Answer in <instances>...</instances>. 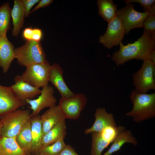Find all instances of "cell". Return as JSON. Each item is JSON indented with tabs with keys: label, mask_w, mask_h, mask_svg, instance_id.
Segmentation results:
<instances>
[{
	"label": "cell",
	"mask_w": 155,
	"mask_h": 155,
	"mask_svg": "<svg viewBox=\"0 0 155 155\" xmlns=\"http://www.w3.org/2000/svg\"><path fill=\"white\" fill-rule=\"evenodd\" d=\"M31 131L32 139L31 153L36 154L42 147L43 136L42 123L39 115L31 118Z\"/></svg>",
	"instance_id": "cell-20"
},
{
	"label": "cell",
	"mask_w": 155,
	"mask_h": 155,
	"mask_svg": "<svg viewBox=\"0 0 155 155\" xmlns=\"http://www.w3.org/2000/svg\"><path fill=\"white\" fill-rule=\"evenodd\" d=\"M29 109H18L0 118L1 137L15 138L30 118Z\"/></svg>",
	"instance_id": "cell-4"
},
{
	"label": "cell",
	"mask_w": 155,
	"mask_h": 155,
	"mask_svg": "<svg viewBox=\"0 0 155 155\" xmlns=\"http://www.w3.org/2000/svg\"><path fill=\"white\" fill-rule=\"evenodd\" d=\"M66 130L65 119H64L43 135L41 142L42 147L51 145L61 139H64L66 134Z\"/></svg>",
	"instance_id": "cell-19"
},
{
	"label": "cell",
	"mask_w": 155,
	"mask_h": 155,
	"mask_svg": "<svg viewBox=\"0 0 155 155\" xmlns=\"http://www.w3.org/2000/svg\"><path fill=\"white\" fill-rule=\"evenodd\" d=\"M26 104L18 98L11 86L0 84V118Z\"/></svg>",
	"instance_id": "cell-12"
},
{
	"label": "cell",
	"mask_w": 155,
	"mask_h": 155,
	"mask_svg": "<svg viewBox=\"0 0 155 155\" xmlns=\"http://www.w3.org/2000/svg\"><path fill=\"white\" fill-rule=\"evenodd\" d=\"M24 8L25 17H28L30 14L32 7L36 3L39 2V0H22Z\"/></svg>",
	"instance_id": "cell-30"
},
{
	"label": "cell",
	"mask_w": 155,
	"mask_h": 155,
	"mask_svg": "<svg viewBox=\"0 0 155 155\" xmlns=\"http://www.w3.org/2000/svg\"><path fill=\"white\" fill-rule=\"evenodd\" d=\"M2 124L1 123V121H0V140L1 138V128H2Z\"/></svg>",
	"instance_id": "cell-34"
},
{
	"label": "cell",
	"mask_w": 155,
	"mask_h": 155,
	"mask_svg": "<svg viewBox=\"0 0 155 155\" xmlns=\"http://www.w3.org/2000/svg\"><path fill=\"white\" fill-rule=\"evenodd\" d=\"M54 92L53 88L48 84L42 88L37 98L26 100V104L30 105L32 110L30 118L39 115L40 111L44 108H50L56 105L57 100L53 95Z\"/></svg>",
	"instance_id": "cell-11"
},
{
	"label": "cell",
	"mask_w": 155,
	"mask_h": 155,
	"mask_svg": "<svg viewBox=\"0 0 155 155\" xmlns=\"http://www.w3.org/2000/svg\"><path fill=\"white\" fill-rule=\"evenodd\" d=\"M63 70L58 63H53L51 66L49 82L57 89L61 97L70 98L75 94L71 90L65 82L63 78Z\"/></svg>",
	"instance_id": "cell-13"
},
{
	"label": "cell",
	"mask_w": 155,
	"mask_h": 155,
	"mask_svg": "<svg viewBox=\"0 0 155 155\" xmlns=\"http://www.w3.org/2000/svg\"><path fill=\"white\" fill-rule=\"evenodd\" d=\"M95 118L93 125L84 131L86 134L92 132H99L104 128L109 126H117L113 115L107 112L105 108H97L94 114Z\"/></svg>",
	"instance_id": "cell-14"
},
{
	"label": "cell",
	"mask_w": 155,
	"mask_h": 155,
	"mask_svg": "<svg viewBox=\"0 0 155 155\" xmlns=\"http://www.w3.org/2000/svg\"><path fill=\"white\" fill-rule=\"evenodd\" d=\"M129 98L133 104L131 110L126 116L132 118L134 121L140 123L155 117V93H139L131 91Z\"/></svg>",
	"instance_id": "cell-2"
},
{
	"label": "cell",
	"mask_w": 155,
	"mask_h": 155,
	"mask_svg": "<svg viewBox=\"0 0 155 155\" xmlns=\"http://www.w3.org/2000/svg\"><path fill=\"white\" fill-rule=\"evenodd\" d=\"M28 155H35L34 154H28ZM35 155H42V154H36Z\"/></svg>",
	"instance_id": "cell-35"
},
{
	"label": "cell",
	"mask_w": 155,
	"mask_h": 155,
	"mask_svg": "<svg viewBox=\"0 0 155 155\" xmlns=\"http://www.w3.org/2000/svg\"><path fill=\"white\" fill-rule=\"evenodd\" d=\"M17 143L15 138L1 137L0 155H28Z\"/></svg>",
	"instance_id": "cell-23"
},
{
	"label": "cell",
	"mask_w": 155,
	"mask_h": 155,
	"mask_svg": "<svg viewBox=\"0 0 155 155\" xmlns=\"http://www.w3.org/2000/svg\"><path fill=\"white\" fill-rule=\"evenodd\" d=\"M11 16L13 26L12 35L17 37L23 27L25 17V10L22 0H14L13 7L11 10Z\"/></svg>",
	"instance_id": "cell-18"
},
{
	"label": "cell",
	"mask_w": 155,
	"mask_h": 155,
	"mask_svg": "<svg viewBox=\"0 0 155 155\" xmlns=\"http://www.w3.org/2000/svg\"><path fill=\"white\" fill-rule=\"evenodd\" d=\"M130 143L136 146L138 142L129 130H125L120 133L112 143L110 148L103 155H111L119 150L126 143Z\"/></svg>",
	"instance_id": "cell-21"
},
{
	"label": "cell",
	"mask_w": 155,
	"mask_h": 155,
	"mask_svg": "<svg viewBox=\"0 0 155 155\" xmlns=\"http://www.w3.org/2000/svg\"><path fill=\"white\" fill-rule=\"evenodd\" d=\"M58 155H79L74 149L69 144L66 145Z\"/></svg>",
	"instance_id": "cell-31"
},
{
	"label": "cell",
	"mask_w": 155,
	"mask_h": 155,
	"mask_svg": "<svg viewBox=\"0 0 155 155\" xmlns=\"http://www.w3.org/2000/svg\"><path fill=\"white\" fill-rule=\"evenodd\" d=\"M98 13L108 22L117 16V5L112 0H99L97 1Z\"/></svg>",
	"instance_id": "cell-24"
},
{
	"label": "cell",
	"mask_w": 155,
	"mask_h": 155,
	"mask_svg": "<svg viewBox=\"0 0 155 155\" xmlns=\"http://www.w3.org/2000/svg\"><path fill=\"white\" fill-rule=\"evenodd\" d=\"M143 27L155 39V15H150L147 16L144 22Z\"/></svg>",
	"instance_id": "cell-29"
},
{
	"label": "cell",
	"mask_w": 155,
	"mask_h": 155,
	"mask_svg": "<svg viewBox=\"0 0 155 155\" xmlns=\"http://www.w3.org/2000/svg\"><path fill=\"white\" fill-rule=\"evenodd\" d=\"M15 82L11 87L18 98L26 104L27 99H32L36 96L40 94L41 92V90L40 88L24 82L18 81Z\"/></svg>",
	"instance_id": "cell-17"
},
{
	"label": "cell",
	"mask_w": 155,
	"mask_h": 155,
	"mask_svg": "<svg viewBox=\"0 0 155 155\" xmlns=\"http://www.w3.org/2000/svg\"><path fill=\"white\" fill-rule=\"evenodd\" d=\"M127 4L133 2L140 4L143 9L150 15H155V0H125Z\"/></svg>",
	"instance_id": "cell-28"
},
{
	"label": "cell",
	"mask_w": 155,
	"mask_h": 155,
	"mask_svg": "<svg viewBox=\"0 0 155 155\" xmlns=\"http://www.w3.org/2000/svg\"><path fill=\"white\" fill-rule=\"evenodd\" d=\"M6 33L0 36V67L4 73L7 72L15 58V49L7 39Z\"/></svg>",
	"instance_id": "cell-15"
},
{
	"label": "cell",
	"mask_w": 155,
	"mask_h": 155,
	"mask_svg": "<svg viewBox=\"0 0 155 155\" xmlns=\"http://www.w3.org/2000/svg\"><path fill=\"white\" fill-rule=\"evenodd\" d=\"M11 10L8 3H3L0 7V36L7 33L10 28Z\"/></svg>",
	"instance_id": "cell-25"
},
{
	"label": "cell",
	"mask_w": 155,
	"mask_h": 155,
	"mask_svg": "<svg viewBox=\"0 0 155 155\" xmlns=\"http://www.w3.org/2000/svg\"><path fill=\"white\" fill-rule=\"evenodd\" d=\"M66 145L64 139L62 138L51 145L42 147L37 151L36 154L58 155Z\"/></svg>",
	"instance_id": "cell-26"
},
{
	"label": "cell",
	"mask_w": 155,
	"mask_h": 155,
	"mask_svg": "<svg viewBox=\"0 0 155 155\" xmlns=\"http://www.w3.org/2000/svg\"><path fill=\"white\" fill-rule=\"evenodd\" d=\"M87 102V98L85 95L78 93L75 94L71 98H61L58 106L66 119H76L79 117Z\"/></svg>",
	"instance_id": "cell-9"
},
{
	"label": "cell",
	"mask_w": 155,
	"mask_h": 155,
	"mask_svg": "<svg viewBox=\"0 0 155 155\" xmlns=\"http://www.w3.org/2000/svg\"><path fill=\"white\" fill-rule=\"evenodd\" d=\"M149 59L155 64V50H154L151 54Z\"/></svg>",
	"instance_id": "cell-33"
},
{
	"label": "cell",
	"mask_w": 155,
	"mask_h": 155,
	"mask_svg": "<svg viewBox=\"0 0 155 155\" xmlns=\"http://www.w3.org/2000/svg\"><path fill=\"white\" fill-rule=\"evenodd\" d=\"M134 91L146 93L150 90H155V64L148 59L144 61L140 69L132 75Z\"/></svg>",
	"instance_id": "cell-6"
},
{
	"label": "cell",
	"mask_w": 155,
	"mask_h": 155,
	"mask_svg": "<svg viewBox=\"0 0 155 155\" xmlns=\"http://www.w3.org/2000/svg\"><path fill=\"white\" fill-rule=\"evenodd\" d=\"M108 23L106 31L100 36L99 41L105 47L110 49L122 42L125 31L121 21L117 16Z\"/></svg>",
	"instance_id": "cell-10"
},
{
	"label": "cell",
	"mask_w": 155,
	"mask_h": 155,
	"mask_svg": "<svg viewBox=\"0 0 155 155\" xmlns=\"http://www.w3.org/2000/svg\"><path fill=\"white\" fill-rule=\"evenodd\" d=\"M134 7L133 4L130 3L117 11V16L121 21L127 34L133 29L143 27L144 22L150 15L146 11H137Z\"/></svg>",
	"instance_id": "cell-8"
},
{
	"label": "cell",
	"mask_w": 155,
	"mask_h": 155,
	"mask_svg": "<svg viewBox=\"0 0 155 155\" xmlns=\"http://www.w3.org/2000/svg\"><path fill=\"white\" fill-rule=\"evenodd\" d=\"M51 66L48 61L30 65L22 75L15 77L14 82L22 81L35 87L43 88L48 84Z\"/></svg>",
	"instance_id": "cell-5"
},
{
	"label": "cell",
	"mask_w": 155,
	"mask_h": 155,
	"mask_svg": "<svg viewBox=\"0 0 155 155\" xmlns=\"http://www.w3.org/2000/svg\"><path fill=\"white\" fill-rule=\"evenodd\" d=\"M119 45V50L115 52L111 57L116 66L123 65L132 59L143 61L149 59L151 54L155 50V39L144 30L142 35L134 42L125 45L121 42Z\"/></svg>",
	"instance_id": "cell-1"
},
{
	"label": "cell",
	"mask_w": 155,
	"mask_h": 155,
	"mask_svg": "<svg viewBox=\"0 0 155 155\" xmlns=\"http://www.w3.org/2000/svg\"><path fill=\"white\" fill-rule=\"evenodd\" d=\"M125 130L122 126H109L99 132L91 133V155H101L103 150L112 143L117 135Z\"/></svg>",
	"instance_id": "cell-7"
},
{
	"label": "cell",
	"mask_w": 155,
	"mask_h": 155,
	"mask_svg": "<svg viewBox=\"0 0 155 155\" xmlns=\"http://www.w3.org/2000/svg\"><path fill=\"white\" fill-rule=\"evenodd\" d=\"M40 119L43 135L55 125L66 118L58 105L50 108L40 116Z\"/></svg>",
	"instance_id": "cell-16"
},
{
	"label": "cell",
	"mask_w": 155,
	"mask_h": 155,
	"mask_svg": "<svg viewBox=\"0 0 155 155\" xmlns=\"http://www.w3.org/2000/svg\"><path fill=\"white\" fill-rule=\"evenodd\" d=\"M23 37L27 40H32L40 42L42 39L43 33L40 29L28 27L25 28L22 34Z\"/></svg>",
	"instance_id": "cell-27"
},
{
	"label": "cell",
	"mask_w": 155,
	"mask_h": 155,
	"mask_svg": "<svg viewBox=\"0 0 155 155\" xmlns=\"http://www.w3.org/2000/svg\"><path fill=\"white\" fill-rule=\"evenodd\" d=\"M14 56L19 65L26 67L47 61L40 42L32 40L15 49Z\"/></svg>",
	"instance_id": "cell-3"
},
{
	"label": "cell",
	"mask_w": 155,
	"mask_h": 155,
	"mask_svg": "<svg viewBox=\"0 0 155 155\" xmlns=\"http://www.w3.org/2000/svg\"><path fill=\"white\" fill-rule=\"evenodd\" d=\"M19 146L28 154H31L32 139L30 119L24 126L15 137Z\"/></svg>",
	"instance_id": "cell-22"
},
{
	"label": "cell",
	"mask_w": 155,
	"mask_h": 155,
	"mask_svg": "<svg viewBox=\"0 0 155 155\" xmlns=\"http://www.w3.org/2000/svg\"><path fill=\"white\" fill-rule=\"evenodd\" d=\"M53 1V0H41L40 1L38 4L30 12V14L40 8L49 6L52 3Z\"/></svg>",
	"instance_id": "cell-32"
}]
</instances>
